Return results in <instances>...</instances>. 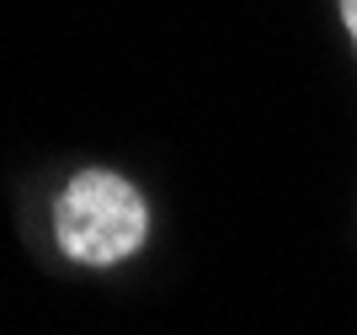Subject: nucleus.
Wrapping results in <instances>:
<instances>
[{
    "label": "nucleus",
    "instance_id": "obj_1",
    "mask_svg": "<svg viewBox=\"0 0 357 335\" xmlns=\"http://www.w3.org/2000/svg\"><path fill=\"white\" fill-rule=\"evenodd\" d=\"M149 234V208L118 171H80L54 203V240L80 266H118Z\"/></svg>",
    "mask_w": 357,
    "mask_h": 335
},
{
    "label": "nucleus",
    "instance_id": "obj_2",
    "mask_svg": "<svg viewBox=\"0 0 357 335\" xmlns=\"http://www.w3.org/2000/svg\"><path fill=\"white\" fill-rule=\"evenodd\" d=\"M342 22H347V38L357 48V0H342Z\"/></svg>",
    "mask_w": 357,
    "mask_h": 335
}]
</instances>
